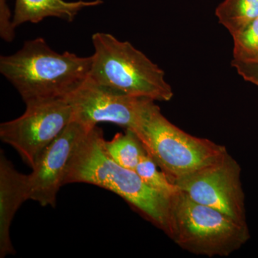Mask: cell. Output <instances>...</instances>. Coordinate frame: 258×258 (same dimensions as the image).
Returning a JSON list of instances; mask_svg holds the SVG:
<instances>
[{"label":"cell","instance_id":"52a82bcc","mask_svg":"<svg viewBox=\"0 0 258 258\" xmlns=\"http://www.w3.org/2000/svg\"><path fill=\"white\" fill-rule=\"evenodd\" d=\"M72 107L74 119L93 128L99 123H111L132 131L142 126L156 106L154 101L130 96L87 79L64 98Z\"/></svg>","mask_w":258,"mask_h":258},{"label":"cell","instance_id":"8fae6325","mask_svg":"<svg viewBox=\"0 0 258 258\" xmlns=\"http://www.w3.org/2000/svg\"><path fill=\"white\" fill-rule=\"evenodd\" d=\"M103 3V0H15L13 25L17 28L24 23H39L47 18H59L72 23L81 10L99 6Z\"/></svg>","mask_w":258,"mask_h":258},{"label":"cell","instance_id":"2e32d148","mask_svg":"<svg viewBox=\"0 0 258 258\" xmlns=\"http://www.w3.org/2000/svg\"><path fill=\"white\" fill-rule=\"evenodd\" d=\"M15 27L13 25L8 0H0V36L7 42H11L15 37Z\"/></svg>","mask_w":258,"mask_h":258},{"label":"cell","instance_id":"5b68a950","mask_svg":"<svg viewBox=\"0 0 258 258\" xmlns=\"http://www.w3.org/2000/svg\"><path fill=\"white\" fill-rule=\"evenodd\" d=\"M147 154L171 182L216 160L225 147L186 133L156 105L137 133Z\"/></svg>","mask_w":258,"mask_h":258},{"label":"cell","instance_id":"ba28073f","mask_svg":"<svg viewBox=\"0 0 258 258\" xmlns=\"http://www.w3.org/2000/svg\"><path fill=\"white\" fill-rule=\"evenodd\" d=\"M173 184L194 201L247 222L240 166L228 152Z\"/></svg>","mask_w":258,"mask_h":258},{"label":"cell","instance_id":"9c48e42d","mask_svg":"<svg viewBox=\"0 0 258 258\" xmlns=\"http://www.w3.org/2000/svg\"><path fill=\"white\" fill-rule=\"evenodd\" d=\"M92 128L74 119L44 150L28 174L30 200L43 207L55 208L71 159Z\"/></svg>","mask_w":258,"mask_h":258},{"label":"cell","instance_id":"277c9868","mask_svg":"<svg viewBox=\"0 0 258 258\" xmlns=\"http://www.w3.org/2000/svg\"><path fill=\"white\" fill-rule=\"evenodd\" d=\"M92 42L89 77L93 81L130 96L154 101L171 100L174 93L164 71L130 42L104 32L95 33Z\"/></svg>","mask_w":258,"mask_h":258},{"label":"cell","instance_id":"9a60e30c","mask_svg":"<svg viewBox=\"0 0 258 258\" xmlns=\"http://www.w3.org/2000/svg\"><path fill=\"white\" fill-rule=\"evenodd\" d=\"M158 168L159 166L152 158L146 154L139 161L135 171L148 186L167 196H172L179 189Z\"/></svg>","mask_w":258,"mask_h":258},{"label":"cell","instance_id":"6da1fadb","mask_svg":"<svg viewBox=\"0 0 258 258\" xmlns=\"http://www.w3.org/2000/svg\"><path fill=\"white\" fill-rule=\"evenodd\" d=\"M101 128L95 126L80 144L70 162L64 185H95L123 198L169 236L170 199L148 186L135 171L118 165L107 154Z\"/></svg>","mask_w":258,"mask_h":258},{"label":"cell","instance_id":"3957f363","mask_svg":"<svg viewBox=\"0 0 258 258\" xmlns=\"http://www.w3.org/2000/svg\"><path fill=\"white\" fill-rule=\"evenodd\" d=\"M169 237L191 253L227 257L240 249L250 234L247 222L197 203L179 190L170 199Z\"/></svg>","mask_w":258,"mask_h":258},{"label":"cell","instance_id":"30bf717a","mask_svg":"<svg viewBox=\"0 0 258 258\" xmlns=\"http://www.w3.org/2000/svg\"><path fill=\"white\" fill-rule=\"evenodd\" d=\"M30 200L28 174H21L1 152L0 156V257L15 253L10 226L22 204Z\"/></svg>","mask_w":258,"mask_h":258},{"label":"cell","instance_id":"8992f818","mask_svg":"<svg viewBox=\"0 0 258 258\" xmlns=\"http://www.w3.org/2000/svg\"><path fill=\"white\" fill-rule=\"evenodd\" d=\"M73 120L74 111L66 98L30 102L23 115L1 123L0 139L33 169L44 150Z\"/></svg>","mask_w":258,"mask_h":258},{"label":"cell","instance_id":"e0dca14e","mask_svg":"<svg viewBox=\"0 0 258 258\" xmlns=\"http://www.w3.org/2000/svg\"><path fill=\"white\" fill-rule=\"evenodd\" d=\"M232 66L245 81L258 86V62L248 63L232 60Z\"/></svg>","mask_w":258,"mask_h":258},{"label":"cell","instance_id":"7a4b0ae2","mask_svg":"<svg viewBox=\"0 0 258 258\" xmlns=\"http://www.w3.org/2000/svg\"><path fill=\"white\" fill-rule=\"evenodd\" d=\"M92 56L59 53L42 37L25 42L13 55L0 57V72L26 103L66 98L89 76Z\"/></svg>","mask_w":258,"mask_h":258},{"label":"cell","instance_id":"4fadbf2b","mask_svg":"<svg viewBox=\"0 0 258 258\" xmlns=\"http://www.w3.org/2000/svg\"><path fill=\"white\" fill-rule=\"evenodd\" d=\"M215 15L232 36L258 18V0H224Z\"/></svg>","mask_w":258,"mask_h":258},{"label":"cell","instance_id":"7c38bea8","mask_svg":"<svg viewBox=\"0 0 258 258\" xmlns=\"http://www.w3.org/2000/svg\"><path fill=\"white\" fill-rule=\"evenodd\" d=\"M104 147L107 154L115 163L133 171L147 154L138 137L128 129H125L124 133L115 134L111 140H105Z\"/></svg>","mask_w":258,"mask_h":258},{"label":"cell","instance_id":"5bb4252c","mask_svg":"<svg viewBox=\"0 0 258 258\" xmlns=\"http://www.w3.org/2000/svg\"><path fill=\"white\" fill-rule=\"evenodd\" d=\"M233 60L248 63L258 62V18L232 35Z\"/></svg>","mask_w":258,"mask_h":258}]
</instances>
